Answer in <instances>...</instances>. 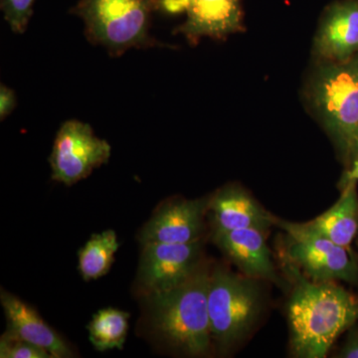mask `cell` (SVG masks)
<instances>
[{
    "mask_svg": "<svg viewBox=\"0 0 358 358\" xmlns=\"http://www.w3.org/2000/svg\"><path fill=\"white\" fill-rule=\"evenodd\" d=\"M293 279L288 303L294 357L324 358L341 334L358 320V298L336 282H315L284 258Z\"/></svg>",
    "mask_w": 358,
    "mask_h": 358,
    "instance_id": "obj_1",
    "label": "cell"
},
{
    "mask_svg": "<svg viewBox=\"0 0 358 358\" xmlns=\"http://www.w3.org/2000/svg\"><path fill=\"white\" fill-rule=\"evenodd\" d=\"M211 271L202 265L178 288L148 294V320L152 334L173 350L203 357L211 348L208 288Z\"/></svg>",
    "mask_w": 358,
    "mask_h": 358,
    "instance_id": "obj_2",
    "label": "cell"
},
{
    "mask_svg": "<svg viewBox=\"0 0 358 358\" xmlns=\"http://www.w3.org/2000/svg\"><path fill=\"white\" fill-rule=\"evenodd\" d=\"M155 10L157 0H79L71 13L84 21L91 43L120 57L131 48L164 46L150 33Z\"/></svg>",
    "mask_w": 358,
    "mask_h": 358,
    "instance_id": "obj_3",
    "label": "cell"
},
{
    "mask_svg": "<svg viewBox=\"0 0 358 358\" xmlns=\"http://www.w3.org/2000/svg\"><path fill=\"white\" fill-rule=\"evenodd\" d=\"M310 96L324 128L346 159L358 141V53L345 62H326L313 75Z\"/></svg>",
    "mask_w": 358,
    "mask_h": 358,
    "instance_id": "obj_4",
    "label": "cell"
},
{
    "mask_svg": "<svg viewBox=\"0 0 358 358\" xmlns=\"http://www.w3.org/2000/svg\"><path fill=\"white\" fill-rule=\"evenodd\" d=\"M261 301L258 280L220 266L211 271L208 315L212 343L227 350L245 338L258 319Z\"/></svg>",
    "mask_w": 358,
    "mask_h": 358,
    "instance_id": "obj_5",
    "label": "cell"
},
{
    "mask_svg": "<svg viewBox=\"0 0 358 358\" xmlns=\"http://www.w3.org/2000/svg\"><path fill=\"white\" fill-rule=\"evenodd\" d=\"M287 233L284 258L315 282H358V264L350 248L334 243L301 226L274 218Z\"/></svg>",
    "mask_w": 358,
    "mask_h": 358,
    "instance_id": "obj_6",
    "label": "cell"
},
{
    "mask_svg": "<svg viewBox=\"0 0 358 358\" xmlns=\"http://www.w3.org/2000/svg\"><path fill=\"white\" fill-rule=\"evenodd\" d=\"M110 145L86 122L69 120L59 129L49 162L52 179L71 186L109 162Z\"/></svg>",
    "mask_w": 358,
    "mask_h": 358,
    "instance_id": "obj_7",
    "label": "cell"
},
{
    "mask_svg": "<svg viewBox=\"0 0 358 358\" xmlns=\"http://www.w3.org/2000/svg\"><path fill=\"white\" fill-rule=\"evenodd\" d=\"M202 240L189 244L143 245L138 281L152 294L178 288L196 274L202 263Z\"/></svg>",
    "mask_w": 358,
    "mask_h": 358,
    "instance_id": "obj_8",
    "label": "cell"
},
{
    "mask_svg": "<svg viewBox=\"0 0 358 358\" xmlns=\"http://www.w3.org/2000/svg\"><path fill=\"white\" fill-rule=\"evenodd\" d=\"M209 200L178 199L162 204L140 233L141 245L189 244L202 240Z\"/></svg>",
    "mask_w": 358,
    "mask_h": 358,
    "instance_id": "obj_9",
    "label": "cell"
},
{
    "mask_svg": "<svg viewBox=\"0 0 358 358\" xmlns=\"http://www.w3.org/2000/svg\"><path fill=\"white\" fill-rule=\"evenodd\" d=\"M185 13L187 20L174 33L192 45L202 37L224 40L244 30L241 0H187Z\"/></svg>",
    "mask_w": 358,
    "mask_h": 358,
    "instance_id": "obj_10",
    "label": "cell"
},
{
    "mask_svg": "<svg viewBox=\"0 0 358 358\" xmlns=\"http://www.w3.org/2000/svg\"><path fill=\"white\" fill-rule=\"evenodd\" d=\"M315 54L326 62H345L358 53V0L331 4L322 16Z\"/></svg>",
    "mask_w": 358,
    "mask_h": 358,
    "instance_id": "obj_11",
    "label": "cell"
},
{
    "mask_svg": "<svg viewBox=\"0 0 358 358\" xmlns=\"http://www.w3.org/2000/svg\"><path fill=\"white\" fill-rule=\"evenodd\" d=\"M265 233L257 228L214 232L213 241L242 274L280 284Z\"/></svg>",
    "mask_w": 358,
    "mask_h": 358,
    "instance_id": "obj_12",
    "label": "cell"
},
{
    "mask_svg": "<svg viewBox=\"0 0 358 358\" xmlns=\"http://www.w3.org/2000/svg\"><path fill=\"white\" fill-rule=\"evenodd\" d=\"M208 212L214 232L245 228H257L266 232L275 225V216L238 186H226L218 190L209 200Z\"/></svg>",
    "mask_w": 358,
    "mask_h": 358,
    "instance_id": "obj_13",
    "label": "cell"
},
{
    "mask_svg": "<svg viewBox=\"0 0 358 358\" xmlns=\"http://www.w3.org/2000/svg\"><path fill=\"white\" fill-rule=\"evenodd\" d=\"M0 301L9 331L44 348L53 358L75 357L71 346L42 320L36 310L3 289Z\"/></svg>",
    "mask_w": 358,
    "mask_h": 358,
    "instance_id": "obj_14",
    "label": "cell"
},
{
    "mask_svg": "<svg viewBox=\"0 0 358 358\" xmlns=\"http://www.w3.org/2000/svg\"><path fill=\"white\" fill-rule=\"evenodd\" d=\"M341 187V196L331 208L310 222L301 224L306 229L350 248L358 231L357 181H348Z\"/></svg>",
    "mask_w": 358,
    "mask_h": 358,
    "instance_id": "obj_15",
    "label": "cell"
},
{
    "mask_svg": "<svg viewBox=\"0 0 358 358\" xmlns=\"http://www.w3.org/2000/svg\"><path fill=\"white\" fill-rule=\"evenodd\" d=\"M120 248L115 231L94 234L79 252V271L85 281H93L109 272Z\"/></svg>",
    "mask_w": 358,
    "mask_h": 358,
    "instance_id": "obj_16",
    "label": "cell"
},
{
    "mask_svg": "<svg viewBox=\"0 0 358 358\" xmlns=\"http://www.w3.org/2000/svg\"><path fill=\"white\" fill-rule=\"evenodd\" d=\"M129 313L108 308L94 315L88 326L89 338L98 352L122 350L129 329Z\"/></svg>",
    "mask_w": 358,
    "mask_h": 358,
    "instance_id": "obj_17",
    "label": "cell"
},
{
    "mask_svg": "<svg viewBox=\"0 0 358 358\" xmlns=\"http://www.w3.org/2000/svg\"><path fill=\"white\" fill-rule=\"evenodd\" d=\"M0 357L51 358L52 355L44 348L33 345L7 329L0 338Z\"/></svg>",
    "mask_w": 358,
    "mask_h": 358,
    "instance_id": "obj_18",
    "label": "cell"
},
{
    "mask_svg": "<svg viewBox=\"0 0 358 358\" xmlns=\"http://www.w3.org/2000/svg\"><path fill=\"white\" fill-rule=\"evenodd\" d=\"M35 0H1L4 20L14 33L22 34L29 24Z\"/></svg>",
    "mask_w": 358,
    "mask_h": 358,
    "instance_id": "obj_19",
    "label": "cell"
},
{
    "mask_svg": "<svg viewBox=\"0 0 358 358\" xmlns=\"http://www.w3.org/2000/svg\"><path fill=\"white\" fill-rule=\"evenodd\" d=\"M16 95L13 89L8 88L6 85L0 86V120L3 121L16 107Z\"/></svg>",
    "mask_w": 358,
    "mask_h": 358,
    "instance_id": "obj_20",
    "label": "cell"
},
{
    "mask_svg": "<svg viewBox=\"0 0 358 358\" xmlns=\"http://www.w3.org/2000/svg\"><path fill=\"white\" fill-rule=\"evenodd\" d=\"M338 357L341 358H358V331L352 329L348 336V341L338 352Z\"/></svg>",
    "mask_w": 358,
    "mask_h": 358,
    "instance_id": "obj_21",
    "label": "cell"
},
{
    "mask_svg": "<svg viewBox=\"0 0 358 358\" xmlns=\"http://www.w3.org/2000/svg\"><path fill=\"white\" fill-rule=\"evenodd\" d=\"M350 180L358 181V154L357 157L353 159L352 167H350V171H348V173H345V176H343L341 185Z\"/></svg>",
    "mask_w": 358,
    "mask_h": 358,
    "instance_id": "obj_22",
    "label": "cell"
},
{
    "mask_svg": "<svg viewBox=\"0 0 358 358\" xmlns=\"http://www.w3.org/2000/svg\"><path fill=\"white\" fill-rule=\"evenodd\" d=\"M358 154V141H357V155ZM357 155H355V157H357Z\"/></svg>",
    "mask_w": 358,
    "mask_h": 358,
    "instance_id": "obj_23",
    "label": "cell"
}]
</instances>
